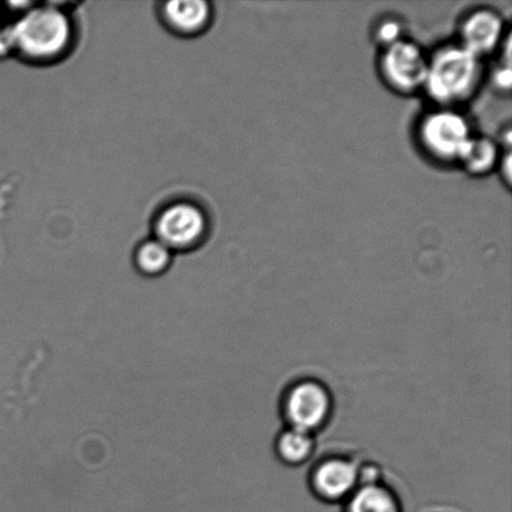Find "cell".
<instances>
[{"mask_svg":"<svg viewBox=\"0 0 512 512\" xmlns=\"http://www.w3.org/2000/svg\"><path fill=\"white\" fill-rule=\"evenodd\" d=\"M484 78V60L455 40L429 53L423 93L434 107L461 109L478 94Z\"/></svg>","mask_w":512,"mask_h":512,"instance_id":"6da1fadb","label":"cell"},{"mask_svg":"<svg viewBox=\"0 0 512 512\" xmlns=\"http://www.w3.org/2000/svg\"><path fill=\"white\" fill-rule=\"evenodd\" d=\"M15 52L32 62H52L72 44L73 28L67 13L52 4L28 9L13 24Z\"/></svg>","mask_w":512,"mask_h":512,"instance_id":"7a4b0ae2","label":"cell"},{"mask_svg":"<svg viewBox=\"0 0 512 512\" xmlns=\"http://www.w3.org/2000/svg\"><path fill=\"white\" fill-rule=\"evenodd\" d=\"M475 134L463 110L433 107L421 114L415 124V143L424 157L434 164H458L466 144Z\"/></svg>","mask_w":512,"mask_h":512,"instance_id":"3957f363","label":"cell"},{"mask_svg":"<svg viewBox=\"0 0 512 512\" xmlns=\"http://www.w3.org/2000/svg\"><path fill=\"white\" fill-rule=\"evenodd\" d=\"M284 426L318 435L333 419V391L323 380L305 376L286 386L279 401Z\"/></svg>","mask_w":512,"mask_h":512,"instance_id":"277c9868","label":"cell"},{"mask_svg":"<svg viewBox=\"0 0 512 512\" xmlns=\"http://www.w3.org/2000/svg\"><path fill=\"white\" fill-rule=\"evenodd\" d=\"M428 68L429 52L409 37L380 49L376 59L381 82L400 97L423 93Z\"/></svg>","mask_w":512,"mask_h":512,"instance_id":"5b68a950","label":"cell"},{"mask_svg":"<svg viewBox=\"0 0 512 512\" xmlns=\"http://www.w3.org/2000/svg\"><path fill=\"white\" fill-rule=\"evenodd\" d=\"M360 483V461L345 454H330L316 460L308 475L311 494L328 505H343Z\"/></svg>","mask_w":512,"mask_h":512,"instance_id":"8992f818","label":"cell"},{"mask_svg":"<svg viewBox=\"0 0 512 512\" xmlns=\"http://www.w3.org/2000/svg\"><path fill=\"white\" fill-rule=\"evenodd\" d=\"M511 37L504 15L493 7H478L459 20L458 42L461 47L483 60L493 57Z\"/></svg>","mask_w":512,"mask_h":512,"instance_id":"52a82bcc","label":"cell"},{"mask_svg":"<svg viewBox=\"0 0 512 512\" xmlns=\"http://www.w3.org/2000/svg\"><path fill=\"white\" fill-rule=\"evenodd\" d=\"M157 239L174 252L189 250L200 243L208 230L207 215L198 205L180 202L169 205L160 213L157 223Z\"/></svg>","mask_w":512,"mask_h":512,"instance_id":"ba28073f","label":"cell"},{"mask_svg":"<svg viewBox=\"0 0 512 512\" xmlns=\"http://www.w3.org/2000/svg\"><path fill=\"white\" fill-rule=\"evenodd\" d=\"M503 145L499 139L475 133L466 144L456 167L473 178H486L498 172Z\"/></svg>","mask_w":512,"mask_h":512,"instance_id":"9c48e42d","label":"cell"},{"mask_svg":"<svg viewBox=\"0 0 512 512\" xmlns=\"http://www.w3.org/2000/svg\"><path fill=\"white\" fill-rule=\"evenodd\" d=\"M341 508L343 512H404L398 493L384 478L360 483Z\"/></svg>","mask_w":512,"mask_h":512,"instance_id":"30bf717a","label":"cell"},{"mask_svg":"<svg viewBox=\"0 0 512 512\" xmlns=\"http://www.w3.org/2000/svg\"><path fill=\"white\" fill-rule=\"evenodd\" d=\"M163 18L174 32L193 35L208 27L212 19V8L203 0H177L165 3Z\"/></svg>","mask_w":512,"mask_h":512,"instance_id":"8fae6325","label":"cell"},{"mask_svg":"<svg viewBox=\"0 0 512 512\" xmlns=\"http://www.w3.org/2000/svg\"><path fill=\"white\" fill-rule=\"evenodd\" d=\"M316 435L284 426L274 440V453L281 464L300 468L314 458Z\"/></svg>","mask_w":512,"mask_h":512,"instance_id":"7c38bea8","label":"cell"},{"mask_svg":"<svg viewBox=\"0 0 512 512\" xmlns=\"http://www.w3.org/2000/svg\"><path fill=\"white\" fill-rule=\"evenodd\" d=\"M173 252L157 238L147 240L135 252V266L145 276H158L172 264Z\"/></svg>","mask_w":512,"mask_h":512,"instance_id":"4fadbf2b","label":"cell"},{"mask_svg":"<svg viewBox=\"0 0 512 512\" xmlns=\"http://www.w3.org/2000/svg\"><path fill=\"white\" fill-rule=\"evenodd\" d=\"M404 20L395 15H384L376 20L371 29V39L378 45L379 50L408 38L405 32Z\"/></svg>","mask_w":512,"mask_h":512,"instance_id":"5bb4252c","label":"cell"},{"mask_svg":"<svg viewBox=\"0 0 512 512\" xmlns=\"http://www.w3.org/2000/svg\"><path fill=\"white\" fill-rule=\"evenodd\" d=\"M12 52H15L12 29L2 28L0 29V58Z\"/></svg>","mask_w":512,"mask_h":512,"instance_id":"9a60e30c","label":"cell"}]
</instances>
